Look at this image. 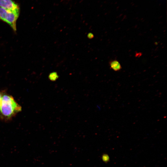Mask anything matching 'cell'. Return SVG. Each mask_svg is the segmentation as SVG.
I'll return each mask as SVG.
<instances>
[{"instance_id": "6da1fadb", "label": "cell", "mask_w": 167, "mask_h": 167, "mask_svg": "<svg viewBox=\"0 0 167 167\" xmlns=\"http://www.w3.org/2000/svg\"><path fill=\"white\" fill-rule=\"evenodd\" d=\"M22 107L11 95L2 90L0 107V119L5 122L11 120L22 110Z\"/></svg>"}, {"instance_id": "7a4b0ae2", "label": "cell", "mask_w": 167, "mask_h": 167, "mask_svg": "<svg viewBox=\"0 0 167 167\" xmlns=\"http://www.w3.org/2000/svg\"><path fill=\"white\" fill-rule=\"evenodd\" d=\"M19 15V13L0 7V19L7 24L14 32L16 31V22Z\"/></svg>"}, {"instance_id": "3957f363", "label": "cell", "mask_w": 167, "mask_h": 167, "mask_svg": "<svg viewBox=\"0 0 167 167\" xmlns=\"http://www.w3.org/2000/svg\"><path fill=\"white\" fill-rule=\"evenodd\" d=\"M0 7L7 10L20 13L19 5L13 0H0Z\"/></svg>"}, {"instance_id": "277c9868", "label": "cell", "mask_w": 167, "mask_h": 167, "mask_svg": "<svg viewBox=\"0 0 167 167\" xmlns=\"http://www.w3.org/2000/svg\"><path fill=\"white\" fill-rule=\"evenodd\" d=\"M109 65L110 68L115 71H119L122 68L120 63L116 60L110 61Z\"/></svg>"}, {"instance_id": "5b68a950", "label": "cell", "mask_w": 167, "mask_h": 167, "mask_svg": "<svg viewBox=\"0 0 167 167\" xmlns=\"http://www.w3.org/2000/svg\"><path fill=\"white\" fill-rule=\"evenodd\" d=\"M49 78L50 80L54 81L58 78V75L56 72H52L49 74Z\"/></svg>"}, {"instance_id": "8992f818", "label": "cell", "mask_w": 167, "mask_h": 167, "mask_svg": "<svg viewBox=\"0 0 167 167\" xmlns=\"http://www.w3.org/2000/svg\"><path fill=\"white\" fill-rule=\"evenodd\" d=\"M88 38L91 39L93 37L94 35L92 33H89L88 35Z\"/></svg>"}, {"instance_id": "52a82bcc", "label": "cell", "mask_w": 167, "mask_h": 167, "mask_svg": "<svg viewBox=\"0 0 167 167\" xmlns=\"http://www.w3.org/2000/svg\"><path fill=\"white\" fill-rule=\"evenodd\" d=\"M2 94V90L0 91V107Z\"/></svg>"}]
</instances>
